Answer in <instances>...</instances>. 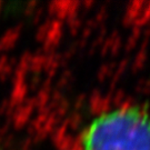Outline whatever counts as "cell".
<instances>
[{
  "label": "cell",
  "instance_id": "1",
  "mask_svg": "<svg viewBox=\"0 0 150 150\" xmlns=\"http://www.w3.org/2000/svg\"><path fill=\"white\" fill-rule=\"evenodd\" d=\"M81 150H150V111L137 106L106 110L82 131Z\"/></svg>",
  "mask_w": 150,
  "mask_h": 150
}]
</instances>
